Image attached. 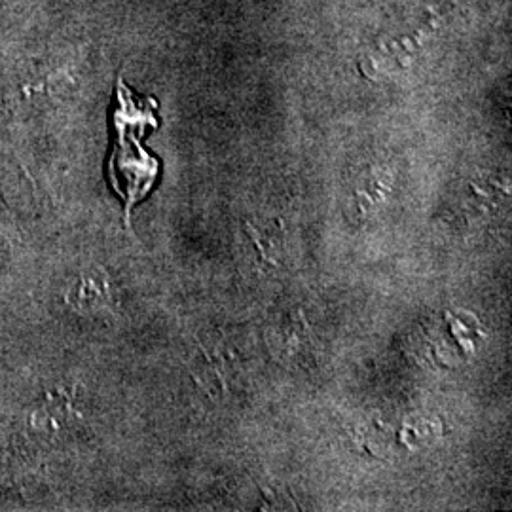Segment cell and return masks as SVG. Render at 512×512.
<instances>
[{
  "label": "cell",
  "mask_w": 512,
  "mask_h": 512,
  "mask_svg": "<svg viewBox=\"0 0 512 512\" xmlns=\"http://www.w3.org/2000/svg\"><path fill=\"white\" fill-rule=\"evenodd\" d=\"M118 103L114 114L118 129V145L109 160V179L112 188L126 202V213L131 205L141 202L158 177V162L141 147L147 126H154V101L147 105L137 101L124 82H118Z\"/></svg>",
  "instance_id": "6da1fadb"
}]
</instances>
